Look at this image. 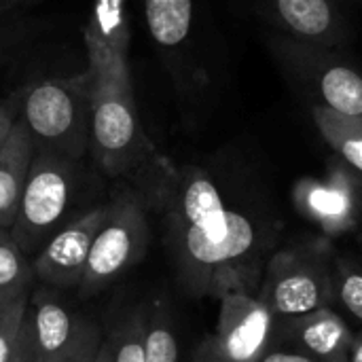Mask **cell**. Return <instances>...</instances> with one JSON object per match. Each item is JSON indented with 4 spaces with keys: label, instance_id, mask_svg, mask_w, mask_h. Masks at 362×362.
<instances>
[{
    "label": "cell",
    "instance_id": "8",
    "mask_svg": "<svg viewBox=\"0 0 362 362\" xmlns=\"http://www.w3.org/2000/svg\"><path fill=\"white\" fill-rule=\"evenodd\" d=\"M108 216V204L95 206L66 223L32 261L34 276L53 286H81L91 244Z\"/></svg>",
    "mask_w": 362,
    "mask_h": 362
},
{
    "label": "cell",
    "instance_id": "23",
    "mask_svg": "<svg viewBox=\"0 0 362 362\" xmlns=\"http://www.w3.org/2000/svg\"><path fill=\"white\" fill-rule=\"evenodd\" d=\"M25 25L21 23H0V68L11 59V55L19 49L23 36H25Z\"/></svg>",
    "mask_w": 362,
    "mask_h": 362
},
{
    "label": "cell",
    "instance_id": "19",
    "mask_svg": "<svg viewBox=\"0 0 362 362\" xmlns=\"http://www.w3.org/2000/svg\"><path fill=\"white\" fill-rule=\"evenodd\" d=\"M108 341L112 348V362H146L144 320L140 316H132Z\"/></svg>",
    "mask_w": 362,
    "mask_h": 362
},
{
    "label": "cell",
    "instance_id": "29",
    "mask_svg": "<svg viewBox=\"0 0 362 362\" xmlns=\"http://www.w3.org/2000/svg\"><path fill=\"white\" fill-rule=\"evenodd\" d=\"M19 6H21L19 0H0V17H4L6 13H11V11H15Z\"/></svg>",
    "mask_w": 362,
    "mask_h": 362
},
{
    "label": "cell",
    "instance_id": "10",
    "mask_svg": "<svg viewBox=\"0 0 362 362\" xmlns=\"http://www.w3.org/2000/svg\"><path fill=\"white\" fill-rule=\"evenodd\" d=\"M354 333L333 308H327L297 320L274 322L272 346L299 350L318 362H346Z\"/></svg>",
    "mask_w": 362,
    "mask_h": 362
},
{
    "label": "cell",
    "instance_id": "22",
    "mask_svg": "<svg viewBox=\"0 0 362 362\" xmlns=\"http://www.w3.org/2000/svg\"><path fill=\"white\" fill-rule=\"evenodd\" d=\"M6 362H40L38 350H36V339H34V329H32V318L30 312L25 310L21 331L17 337V344L13 348V354Z\"/></svg>",
    "mask_w": 362,
    "mask_h": 362
},
{
    "label": "cell",
    "instance_id": "25",
    "mask_svg": "<svg viewBox=\"0 0 362 362\" xmlns=\"http://www.w3.org/2000/svg\"><path fill=\"white\" fill-rule=\"evenodd\" d=\"M259 362H318L316 358L293 350V348H284V346H272Z\"/></svg>",
    "mask_w": 362,
    "mask_h": 362
},
{
    "label": "cell",
    "instance_id": "18",
    "mask_svg": "<svg viewBox=\"0 0 362 362\" xmlns=\"http://www.w3.org/2000/svg\"><path fill=\"white\" fill-rule=\"evenodd\" d=\"M144 356L146 362H178V339L165 310L153 312L144 322Z\"/></svg>",
    "mask_w": 362,
    "mask_h": 362
},
{
    "label": "cell",
    "instance_id": "28",
    "mask_svg": "<svg viewBox=\"0 0 362 362\" xmlns=\"http://www.w3.org/2000/svg\"><path fill=\"white\" fill-rule=\"evenodd\" d=\"M93 362H112V348H110V341H104L98 350V356Z\"/></svg>",
    "mask_w": 362,
    "mask_h": 362
},
{
    "label": "cell",
    "instance_id": "6",
    "mask_svg": "<svg viewBox=\"0 0 362 362\" xmlns=\"http://www.w3.org/2000/svg\"><path fill=\"white\" fill-rule=\"evenodd\" d=\"M148 244V225L142 206L134 197H117L108 204V216L100 227L87 259L81 293L95 295L134 263H138Z\"/></svg>",
    "mask_w": 362,
    "mask_h": 362
},
{
    "label": "cell",
    "instance_id": "14",
    "mask_svg": "<svg viewBox=\"0 0 362 362\" xmlns=\"http://www.w3.org/2000/svg\"><path fill=\"white\" fill-rule=\"evenodd\" d=\"M144 23L163 51H180L193 32L195 2L193 0H142Z\"/></svg>",
    "mask_w": 362,
    "mask_h": 362
},
{
    "label": "cell",
    "instance_id": "15",
    "mask_svg": "<svg viewBox=\"0 0 362 362\" xmlns=\"http://www.w3.org/2000/svg\"><path fill=\"white\" fill-rule=\"evenodd\" d=\"M310 112L320 136L335 151L341 163L362 176V119L344 117L322 106H312Z\"/></svg>",
    "mask_w": 362,
    "mask_h": 362
},
{
    "label": "cell",
    "instance_id": "21",
    "mask_svg": "<svg viewBox=\"0 0 362 362\" xmlns=\"http://www.w3.org/2000/svg\"><path fill=\"white\" fill-rule=\"evenodd\" d=\"M100 346H102V337H100L98 329L87 325L81 339L68 352H64L59 358H55L53 362H93L95 356H98Z\"/></svg>",
    "mask_w": 362,
    "mask_h": 362
},
{
    "label": "cell",
    "instance_id": "26",
    "mask_svg": "<svg viewBox=\"0 0 362 362\" xmlns=\"http://www.w3.org/2000/svg\"><path fill=\"white\" fill-rule=\"evenodd\" d=\"M195 362H229V361H227V356L221 352V348L216 346V341H214V337H212V339H208V341L204 344V348L199 350V354H197Z\"/></svg>",
    "mask_w": 362,
    "mask_h": 362
},
{
    "label": "cell",
    "instance_id": "7",
    "mask_svg": "<svg viewBox=\"0 0 362 362\" xmlns=\"http://www.w3.org/2000/svg\"><path fill=\"white\" fill-rule=\"evenodd\" d=\"M274 318L257 288H231L221 295L216 346L229 362H259L272 348Z\"/></svg>",
    "mask_w": 362,
    "mask_h": 362
},
{
    "label": "cell",
    "instance_id": "12",
    "mask_svg": "<svg viewBox=\"0 0 362 362\" xmlns=\"http://www.w3.org/2000/svg\"><path fill=\"white\" fill-rule=\"evenodd\" d=\"M38 146L21 119H17L8 140L0 151V227L11 229L25 187L30 165Z\"/></svg>",
    "mask_w": 362,
    "mask_h": 362
},
{
    "label": "cell",
    "instance_id": "20",
    "mask_svg": "<svg viewBox=\"0 0 362 362\" xmlns=\"http://www.w3.org/2000/svg\"><path fill=\"white\" fill-rule=\"evenodd\" d=\"M28 303L30 297H19L15 301L0 303V362H6L13 354Z\"/></svg>",
    "mask_w": 362,
    "mask_h": 362
},
{
    "label": "cell",
    "instance_id": "17",
    "mask_svg": "<svg viewBox=\"0 0 362 362\" xmlns=\"http://www.w3.org/2000/svg\"><path fill=\"white\" fill-rule=\"evenodd\" d=\"M34 267L25 252L17 246L11 231L0 227V303L30 297Z\"/></svg>",
    "mask_w": 362,
    "mask_h": 362
},
{
    "label": "cell",
    "instance_id": "27",
    "mask_svg": "<svg viewBox=\"0 0 362 362\" xmlns=\"http://www.w3.org/2000/svg\"><path fill=\"white\" fill-rule=\"evenodd\" d=\"M346 362H362V331L354 333V339H352V346L348 350Z\"/></svg>",
    "mask_w": 362,
    "mask_h": 362
},
{
    "label": "cell",
    "instance_id": "24",
    "mask_svg": "<svg viewBox=\"0 0 362 362\" xmlns=\"http://www.w3.org/2000/svg\"><path fill=\"white\" fill-rule=\"evenodd\" d=\"M19 119V93L6 100H0V151L8 140L15 123Z\"/></svg>",
    "mask_w": 362,
    "mask_h": 362
},
{
    "label": "cell",
    "instance_id": "1",
    "mask_svg": "<svg viewBox=\"0 0 362 362\" xmlns=\"http://www.w3.org/2000/svg\"><path fill=\"white\" fill-rule=\"evenodd\" d=\"M83 38L91 102L89 146L98 163L119 176L148 151L127 64L129 30L123 0H98L83 28Z\"/></svg>",
    "mask_w": 362,
    "mask_h": 362
},
{
    "label": "cell",
    "instance_id": "13",
    "mask_svg": "<svg viewBox=\"0 0 362 362\" xmlns=\"http://www.w3.org/2000/svg\"><path fill=\"white\" fill-rule=\"evenodd\" d=\"M297 199L301 212H305L310 218H316L327 229L348 227L356 214V195L352 191L350 178H346L341 172H335L322 182H303L299 187Z\"/></svg>",
    "mask_w": 362,
    "mask_h": 362
},
{
    "label": "cell",
    "instance_id": "5",
    "mask_svg": "<svg viewBox=\"0 0 362 362\" xmlns=\"http://www.w3.org/2000/svg\"><path fill=\"white\" fill-rule=\"evenodd\" d=\"M76 187V165L72 159L38 148L30 165L19 199L11 235L17 246L34 250L47 244L62 227Z\"/></svg>",
    "mask_w": 362,
    "mask_h": 362
},
{
    "label": "cell",
    "instance_id": "2",
    "mask_svg": "<svg viewBox=\"0 0 362 362\" xmlns=\"http://www.w3.org/2000/svg\"><path fill=\"white\" fill-rule=\"evenodd\" d=\"M19 119L42 151L76 161L89 146V78H42L19 91Z\"/></svg>",
    "mask_w": 362,
    "mask_h": 362
},
{
    "label": "cell",
    "instance_id": "31",
    "mask_svg": "<svg viewBox=\"0 0 362 362\" xmlns=\"http://www.w3.org/2000/svg\"><path fill=\"white\" fill-rule=\"evenodd\" d=\"M19 2H23V0H19Z\"/></svg>",
    "mask_w": 362,
    "mask_h": 362
},
{
    "label": "cell",
    "instance_id": "9",
    "mask_svg": "<svg viewBox=\"0 0 362 362\" xmlns=\"http://www.w3.org/2000/svg\"><path fill=\"white\" fill-rule=\"evenodd\" d=\"M263 17L291 40L333 49L346 38V13L339 0H261Z\"/></svg>",
    "mask_w": 362,
    "mask_h": 362
},
{
    "label": "cell",
    "instance_id": "4",
    "mask_svg": "<svg viewBox=\"0 0 362 362\" xmlns=\"http://www.w3.org/2000/svg\"><path fill=\"white\" fill-rule=\"evenodd\" d=\"M269 49L284 76L312 100V106L362 119V74L350 62L333 49L303 45L280 34L272 36Z\"/></svg>",
    "mask_w": 362,
    "mask_h": 362
},
{
    "label": "cell",
    "instance_id": "30",
    "mask_svg": "<svg viewBox=\"0 0 362 362\" xmlns=\"http://www.w3.org/2000/svg\"><path fill=\"white\" fill-rule=\"evenodd\" d=\"M358 244H361V248H362V233L358 235Z\"/></svg>",
    "mask_w": 362,
    "mask_h": 362
},
{
    "label": "cell",
    "instance_id": "16",
    "mask_svg": "<svg viewBox=\"0 0 362 362\" xmlns=\"http://www.w3.org/2000/svg\"><path fill=\"white\" fill-rule=\"evenodd\" d=\"M333 310L354 329L362 331V263L333 259Z\"/></svg>",
    "mask_w": 362,
    "mask_h": 362
},
{
    "label": "cell",
    "instance_id": "3",
    "mask_svg": "<svg viewBox=\"0 0 362 362\" xmlns=\"http://www.w3.org/2000/svg\"><path fill=\"white\" fill-rule=\"evenodd\" d=\"M259 299L274 322L333 308V259L320 248H284L267 261Z\"/></svg>",
    "mask_w": 362,
    "mask_h": 362
},
{
    "label": "cell",
    "instance_id": "11",
    "mask_svg": "<svg viewBox=\"0 0 362 362\" xmlns=\"http://www.w3.org/2000/svg\"><path fill=\"white\" fill-rule=\"evenodd\" d=\"M28 312L32 318L34 339L40 362H53L64 352H68L83 335L89 322H83L68 308L51 297L30 295Z\"/></svg>",
    "mask_w": 362,
    "mask_h": 362
}]
</instances>
